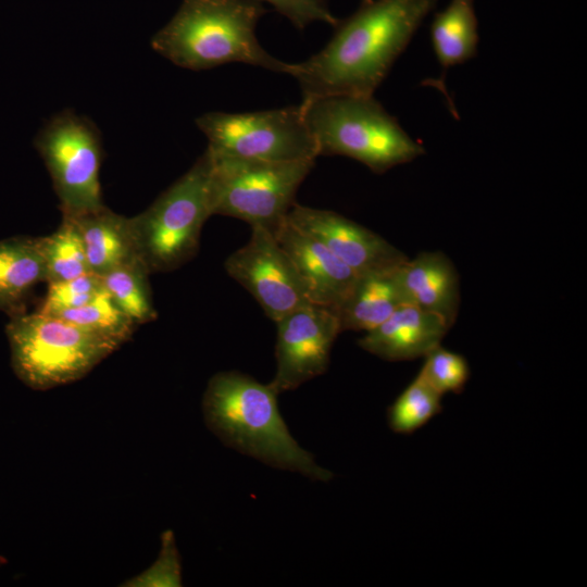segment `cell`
<instances>
[{
  "label": "cell",
  "instance_id": "obj_1",
  "mask_svg": "<svg viewBox=\"0 0 587 587\" xmlns=\"http://www.w3.org/2000/svg\"><path fill=\"white\" fill-rule=\"evenodd\" d=\"M437 0H372L339 22L327 45L290 74L302 99L373 96Z\"/></svg>",
  "mask_w": 587,
  "mask_h": 587
},
{
  "label": "cell",
  "instance_id": "obj_2",
  "mask_svg": "<svg viewBox=\"0 0 587 587\" xmlns=\"http://www.w3.org/2000/svg\"><path fill=\"white\" fill-rule=\"evenodd\" d=\"M277 395L270 384H261L243 373H216L202 399L205 424L225 445L241 453L273 467L328 482L332 472L319 466L289 433Z\"/></svg>",
  "mask_w": 587,
  "mask_h": 587
},
{
  "label": "cell",
  "instance_id": "obj_3",
  "mask_svg": "<svg viewBox=\"0 0 587 587\" xmlns=\"http://www.w3.org/2000/svg\"><path fill=\"white\" fill-rule=\"evenodd\" d=\"M264 13L255 0H184L151 46L175 65L192 71L245 63L289 75L292 63L274 58L255 36Z\"/></svg>",
  "mask_w": 587,
  "mask_h": 587
},
{
  "label": "cell",
  "instance_id": "obj_4",
  "mask_svg": "<svg viewBox=\"0 0 587 587\" xmlns=\"http://www.w3.org/2000/svg\"><path fill=\"white\" fill-rule=\"evenodd\" d=\"M319 155H344L383 174L425 153L374 96L327 95L302 99Z\"/></svg>",
  "mask_w": 587,
  "mask_h": 587
},
{
  "label": "cell",
  "instance_id": "obj_5",
  "mask_svg": "<svg viewBox=\"0 0 587 587\" xmlns=\"http://www.w3.org/2000/svg\"><path fill=\"white\" fill-rule=\"evenodd\" d=\"M5 335L14 374L34 390H48L83 378L120 347L38 311L10 316Z\"/></svg>",
  "mask_w": 587,
  "mask_h": 587
},
{
  "label": "cell",
  "instance_id": "obj_6",
  "mask_svg": "<svg viewBox=\"0 0 587 587\" xmlns=\"http://www.w3.org/2000/svg\"><path fill=\"white\" fill-rule=\"evenodd\" d=\"M211 168L205 150L148 209L129 217L137 257L149 273L175 270L196 254L201 228L212 215Z\"/></svg>",
  "mask_w": 587,
  "mask_h": 587
},
{
  "label": "cell",
  "instance_id": "obj_7",
  "mask_svg": "<svg viewBox=\"0 0 587 587\" xmlns=\"http://www.w3.org/2000/svg\"><path fill=\"white\" fill-rule=\"evenodd\" d=\"M208 151L212 158L211 214L236 217L272 233L286 220L315 162H267Z\"/></svg>",
  "mask_w": 587,
  "mask_h": 587
},
{
  "label": "cell",
  "instance_id": "obj_8",
  "mask_svg": "<svg viewBox=\"0 0 587 587\" xmlns=\"http://www.w3.org/2000/svg\"><path fill=\"white\" fill-rule=\"evenodd\" d=\"M196 124L215 155L267 162L319 157L300 104L245 113L208 112Z\"/></svg>",
  "mask_w": 587,
  "mask_h": 587
},
{
  "label": "cell",
  "instance_id": "obj_9",
  "mask_svg": "<svg viewBox=\"0 0 587 587\" xmlns=\"http://www.w3.org/2000/svg\"><path fill=\"white\" fill-rule=\"evenodd\" d=\"M63 216L77 217L104 207L101 196V140L87 118L72 111L53 116L36 138Z\"/></svg>",
  "mask_w": 587,
  "mask_h": 587
},
{
  "label": "cell",
  "instance_id": "obj_10",
  "mask_svg": "<svg viewBox=\"0 0 587 587\" xmlns=\"http://www.w3.org/2000/svg\"><path fill=\"white\" fill-rule=\"evenodd\" d=\"M224 268L273 322L310 303L288 255L266 228L251 226L249 240L225 260Z\"/></svg>",
  "mask_w": 587,
  "mask_h": 587
},
{
  "label": "cell",
  "instance_id": "obj_11",
  "mask_svg": "<svg viewBox=\"0 0 587 587\" xmlns=\"http://www.w3.org/2000/svg\"><path fill=\"white\" fill-rule=\"evenodd\" d=\"M275 324L276 372L270 385L277 394L295 390L326 372L334 341L341 333L332 309L308 303Z\"/></svg>",
  "mask_w": 587,
  "mask_h": 587
},
{
  "label": "cell",
  "instance_id": "obj_12",
  "mask_svg": "<svg viewBox=\"0 0 587 587\" xmlns=\"http://www.w3.org/2000/svg\"><path fill=\"white\" fill-rule=\"evenodd\" d=\"M287 221L324 243L358 275L394 271L408 259L378 234L334 211L295 203Z\"/></svg>",
  "mask_w": 587,
  "mask_h": 587
},
{
  "label": "cell",
  "instance_id": "obj_13",
  "mask_svg": "<svg viewBox=\"0 0 587 587\" xmlns=\"http://www.w3.org/2000/svg\"><path fill=\"white\" fill-rule=\"evenodd\" d=\"M273 234L288 255L308 301L334 311L359 275L324 243L297 228L287 217Z\"/></svg>",
  "mask_w": 587,
  "mask_h": 587
},
{
  "label": "cell",
  "instance_id": "obj_14",
  "mask_svg": "<svg viewBox=\"0 0 587 587\" xmlns=\"http://www.w3.org/2000/svg\"><path fill=\"white\" fill-rule=\"evenodd\" d=\"M403 303L433 312L452 327L461 302L460 278L450 258L441 251H422L395 270Z\"/></svg>",
  "mask_w": 587,
  "mask_h": 587
},
{
  "label": "cell",
  "instance_id": "obj_15",
  "mask_svg": "<svg viewBox=\"0 0 587 587\" xmlns=\"http://www.w3.org/2000/svg\"><path fill=\"white\" fill-rule=\"evenodd\" d=\"M451 327L439 315L403 303L382 324L365 333L358 345L386 361L424 358L441 341Z\"/></svg>",
  "mask_w": 587,
  "mask_h": 587
},
{
  "label": "cell",
  "instance_id": "obj_16",
  "mask_svg": "<svg viewBox=\"0 0 587 587\" xmlns=\"http://www.w3.org/2000/svg\"><path fill=\"white\" fill-rule=\"evenodd\" d=\"M46 282L42 237L17 236L0 240V311L24 313L34 287Z\"/></svg>",
  "mask_w": 587,
  "mask_h": 587
},
{
  "label": "cell",
  "instance_id": "obj_17",
  "mask_svg": "<svg viewBox=\"0 0 587 587\" xmlns=\"http://www.w3.org/2000/svg\"><path fill=\"white\" fill-rule=\"evenodd\" d=\"M430 41L441 75L425 84L444 92L451 107L445 75L450 67L463 64L477 54L479 36L474 0H451L444 11L436 13L430 24Z\"/></svg>",
  "mask_w": 587,
  "mask_h": 587
},
{
  "label": "cell",
  "instance_id": "obj_18",
  "mask_svg": "<svg viewBox=\"0 0 587 587\" xmlns=\"http://www.w3.org/2000/svg\"><path fill=\"white\" fill-rule=\"evenodd\" d=\"M70 218L79 230L90 272L101 276L125 262L138 259L129 217L116 214L104 205Z\"/></svg>",
  "mask_w": 587,
  "mask_h": 587
},
{
  "label": "cell",
  "instance_id": "obj_19",
  "mask_svg": "<svg viewBox=\"0 0 587 587\" xmlns=\"http://www.w3.org/2000/svg\"><path fill=\"white\" fill-rule=\"evenodd\" d=\"M395 270L359 275L351 290L334 310L340 330L369 332L403 304Z\"/></svg>",
  "mask_w": 587,
  "mask_h": 587
},
{
  "label": "cell",
  "instance_id": "obj_20",
  "mask_svg": "<svg viewBox=\"0 0 587 587\" xmlns=\"http://www.w3.org/2000/svg\"><path fill=\"white\" fill-rule=\"evenodd\" d=\"M149 274L141 261L134 259L101 275L103 289L136 325L157 319Z\"/></svg>",
  "mask_w": 587,
  "mask_h": 587
},
{
  "label": "cell",
  "instance_id": "obj_21",
  "mask_svg": "<svg viewBox=\"0 0 587 587\" xmlns=\"http://www.w3.org/2000/svg\"><path fill=\"white\" fill-rule=\"evenodd\" d=\"M42 242L47 284L90 272L79 230L72 218L63 216L59 228L42 237Z\"/></svg>",
  "mask_w": 587,
  "mask_h": 587
},
{
  "label": "cell",
  "instance_id": "obj_22",
  "mask_svg": "<svg viewBox=\"0 0 587 587\" xmlns=\"http://www.w3.org/2000/svg\"><path fill=\"white\" fill-rule=\"evenodd\" d=\"M49 315L58 316L120 346L132 337L136 326L104 289L79 308Z\"/></svg>",
  "mask_w": 587,
  "mask_h": 587
},
{
  "label": "cell",
  "instance_id": "obj_23",
  "mask_svg": "<svg viewBox=\"0 0 587 587\" xmlns=\"http://www.w3.org/2000/svg\"><path fill=\"white\" fill-rule=\"evenodd\" d=\"M441 397L417 374L388 408L389 427L403 435L416 432L441 412Z\"/></svg>",
  "mask_w": 587,
  "mask_h": 587
},
{
  "label": "cell",
  "instance_id": "obj_24",
  "mask_svg": "<svg viewBox=\"0 0 587 587\" xmlns=\"http://www.w3.org/2000/svg\"><path fill=\"white\" fill-rule=\"evenodd\" d=\"M424 358L417 374L440 396L463 390L470 377V367L463 355L439 345Z\"/></svg>",
  "mask_w": 587,
  "mask_h": 587
},
{
  "label": "cell",
  "instance_id": "obj_25",
  "mask_svg": "<svg viewBox=\"0 0 587 587\" xmlns=\"http://www.w3.org/2000/svg\"><path fill=\"white\" fill-rule=\"evenodd\" d=\"M102 289L101 276L92 272L48 284L46 297L37 311L43 314H57L76 309L89 302Z\"/></svg>",
  "mask_w": 587,
  "mask_h": 587
},
{
  "label": "cell",
  "instance_id": "obj_26",
  "mask_svg": "<svg viewBox=\"0 0 587 587\" xmlns=\"http://www.w3.org/2000/svg\"><path fill=\"white\" fill-rule=\"evenodd\" d=\"M127 586H179L180 566L172 532L162 536L158 560L145 572L127 580Z\"/></svg>",
  "mask_w": 587,
  "mask_h": 587
},
{
  "label": "cell",
  "instance_id": "obj_27",
  "mask_svg": "<svg viewBox=\"0 0 587 587\" xmlns=\"http://www.w3.org/2000/svg\"><path fill=\"white\" fill-rule=\"evenodd\" d=\"M267 2L286 16L298 29H304L314 22L336 26L339 21L329 10L325 0H255Z\"/></svg>",
  "mask_w": 587,
  "mask_h": 587
},
{
  "label": "cell",
  "instance_id": "obj_28",
  "mask_svg": "<svg viewBox=\"0 0 587 587\" xmlns=\"http://www.w3.org/2000/svg\"><path fill=\"white\" fill-rule=\"evenodd\" d=\"M372 0H362V3L371 2Z\"/></svg>",
  "mask_w": 587,
  "mask_h": 587
}]
</instances>
